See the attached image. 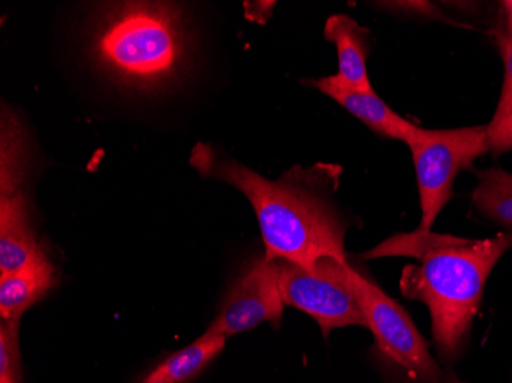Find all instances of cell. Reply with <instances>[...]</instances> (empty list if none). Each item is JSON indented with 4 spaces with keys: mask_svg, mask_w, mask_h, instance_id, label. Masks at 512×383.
<instances>
[{
    "mask_svg": "<svg viewBox=\"0 0 512 383\" xmlns=\"http://www.w3.org/2000/svg\"><path fill=\"white\" fill-rule=\"evenodd\" d=\"M191 164L201 177L224 181L250 201L266 247L264 258L307 270L322 258L348 262L347 226L324 195L325 189L338 187L339 167L296 166L278 180H266L238 161L218 157L204 143L192 149Z\"/></svg>",
    "mask_w": 512,
    "mask_h": 383,
    "instance_id": "cell-1",
    "label": "cell"
},
{
    "mask_svg": "<svg viewBox=\"0 0 512 383\" xmlns=\"http://www.w3.org/2000/svg\"><path fill=\"white\" fill-rule=\"evenodd\" d=\"M509 249L512 233L485 239L411 233L390 239L367 258H419L417 266H407L402 272L401 292L405 298L427 305L437 350L442 359L453 361L479 311L486 281Z\"/></svg>",
    "mask_w": 512,
    "mask_h": 383,
    "instance_id": "cell-2",
    "label": "cell"
},
{
    "mask_svg": "<svg viewBox=\"0 0 512 383\" xmlns=\"http://www.w3.org/2000/svg\"><path fill=\"white\" fill-rule=\"evenodd\" d=\"M186 54L180 11L161 2H129L106 13L91 56L120 85L155 89L178 73Z\"/></svg>",
    "mask_w": 512,
    "mask_h": 383,
    "instance_id": "cell-3",
    "label": "cell"
},
{
    "mask_svg": "<svg viewBox=\"0 0 512 383\" xmlns=\"http://www.w3.org/2000/svg\"><path fill=\"white\" fill-rule=\"evenodd\" d=\"M407 145L413 155L422 209L421 226L414 235H428L453 195L457 175L476 158L490 152L488 126L457 129L416 126Z\"/></svg>",
    "mask_w": 512,
    "mask_h": 383,
    "instance_id": "cell-4",
    "label": "cell"
},
{
    "mask_svg": "<svg viewBox=\"0 0 512 383\" xmlns=\"http://www.w3.org/2000/svg\"><path fill=\"white\" fill-rule=\"evenodd\" d=\"M352 282L367 318V328L375 334L379 353L399 382L448 383L405 308L358 270H352Z\"/></svg>",
    "mask_w": 512,
    "mask_h": 383,
    "instance_id": "cell-5",
    "label": "cell"
},
{
    "mask_svg": "<svg viewBox=\"0 0 512 383\" xmlns=\"http://www.w3.org/2000/svg\"><path fill=\"white\" fill-rule=\"evenodd\" d=\"M278 262L284 304L312 316L324 338H329L336 328L368 327L353 289V267L348 262L322 258L310 270L292 262Z\"/></svg>",
    "mask_w": 512,
    "mask_h": 383,
    "instance_id": "cell-6",
    "label": "cell"
},
{
    "mask_svg": "<svg viewBox=\"0 0 512 383\" xmlns=\"http://www.w3.org/2000/svg\"><path fill=\"white\" fill-rule=\"evenodd\" d=\"M284 305L279 289V262L263 256L230 287L217 318L206 331L227 339L266 322L278 327Z\"/></svg>",
    "mask_w": 512,
    "mask_h": 383,
    "instance_id": "cell-7",
    "label": "cell"
},
{
    "mask_svg": "<svg viewBox=\"0 0 512 383\" xmlns=\"http://www.w3.org/2000/svg\"><path fill=\"white\" fill-rule=\"evenodd\" d=\"M325 39L335 43L338 50V74L313 80L312 85L329 86L342 91L373 92L367 71V36L355 19L335 14L325 22Z\"/></svg>",
    "mask_w": 512,
    "mask_h": 383,
    "instance_id": "cell-8",
    "label": "cell"
},
{
    "mask_svg": "<svg viewBox=\"0 0 512 383\" xmlns=\"http://www.w3.org/2000/svg\"><path fill=\"white\" fill-rule=\"evenodd\" d=\"M46 255L31 224L27 200L19 192L0 201V276L19 272Z\"/></svg>",
    "mask_w": 512,
    "mask_h": 383,
    "instance_id": "cell-9",
    "label": "cell"
},
{
    "mask_svg": "<svg viewBox=\"0 0 512 383\" xmlns=\"http://www.w3.org/2000/svg\"><path fill=\"white\" fill-rule=\"evenodd\" d=\"M57 282V269L48 253L19 272L0 276L2 321L20 322L23 313L42 301L56 287Z\"/></svg>",
    "mask_w": 512,
    "mask_h": 383,
    "instance_id": "cell-10",
    "label": "cell"
},
{
    "mask_svg": "<svg viewBox=\"0 0 512 383\" xmlns=\"http://www.w3.org/2000/svg\"><path fill=\"white\" fill-rule=\"evenodd\" d=\"M319 91L332 97L342 108L359 118L371 131L382 137L407 143L417 125L396 114L384 100L379 99L376 92H353L342 89L318 86Z\"/></svg>",
    "mask_w": 512,
    "mask_h": 383,
    "instance_id": "cell-11",
    "label": "cell"
},
{
    "mask_svg": "<svg viewBox=\"0 0 512 383\" xmlns=\"http://www.w3.org/2000/svg\"><path fill=\"white\" fill-rule=\"evenodd\" d=\"M226 338L206 333L188 347L166 357L140 383H191L223 353Z\"/></svg>",
    "mask_w": 512,
    "mask_h": 383,
    "instance_id": "cell-12",
    "label": "cell"
},
{
    "mask_svg": "<svg viewBox=\"0 0 512 383\" xmlns=\"http://www.w3.org/2000/svg\"><path fill=\"white\" fill-rule=\"evenodd\" d=\"M474 207L483 217L505 227L512 233V175L494 167L479 174V183L474 189Z\"/></svg>",
    "mask_w": 512,
    "mask_h": 383,
    "instance_id": "cell-13",
    "label": "cell"
},
{
    "mask_svg": "<svg viewBox=\"0 0 512 383\" xmlns=\"http://www.w3.org/2000/svg\"><path fill=\"white\" fill-rule=\"evenodd\" d=\"M20 322H0V383H22Z\"/></svg>",
    "mask_w": 512,
    "mask_h": 383,
    "instance_id": "cell-14",
    "label": "cell"
},
{
    "mask_svg": "<svg viewBox=\"0 0 512 383\" xmlns=\"http://www.w3.org/2000/svg\"><path fill=\"white\" fill-rule=\"evenodd\" d=\"M488 145L494 154H505L512 149V105L502 114H494L488 125Z\"/></svg>",
    "mask_w": 512,
    "mask_h": 383,
    "instance_id": "cell-15",
    "label": "cell"
},
{
    "mask_svg": "<svg viewBox=\"0 0 512 383\" xmlns=\"http://www.w3.org/2000/svg\"><path fill=\"white\" fill-rule=\"evenodd\" d=\"M503 60H505V82L496 114H502L512 105V23H508L505 39H503Z\"/></svg>",
    "mask_w": 512,
    "mask_h": 383,
    "instance_id": "cell-16",
    "label": "cell"
},
{
    "mask_svg": "<svg viewBox=\"0 0 512 383\" xmlns=\"http://www.w3.org/2000/svg\"><path fill=\"white\" fill-rule=\"evenodd\" d=\"M503 8H505L506 17H508V23H512V0L503 2Z\"/></svg>",
    "mask_w": 512,
    "mask_h": 383,
    "instance_id": "cell-17",
    "label": "cell"
}]
</instances>
